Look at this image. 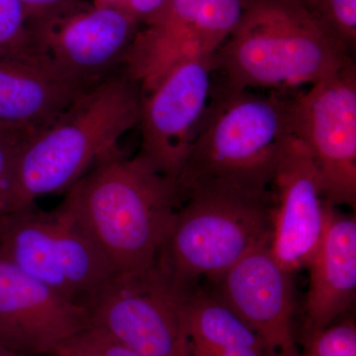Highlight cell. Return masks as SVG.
Listing matches in <instances>:
<instances>
[{
	"instance_id": "cell-27",
	"label": "cell",
	"mask_w": 356,
	"mask_h": 356,
	"mask_svg": "<svg viewBox=\"0 0 356 356\" xmlns=\"http://www.w3.org/2000/svg\"><path fill=\"white\" fill-rule=\"evenodd\" d=\"M293 1L298 2V3L302 4V6H305L307 8L309 4L311 3L312 0H293Z\"/></svg>"
},
{
	"instance_id": "cell-6",
	"label": "cell",
	"mask_w": 356,
	"mask_h": 356,
	"mask_svg": "<svg viewBox=\"0 0 356 356\" xmlns=\"http://www.w3.org/2000/svg\"><path fill=\"white\" fill-rule=\"evenodd\" d=\"M0 255L60 296L88 310L113 266L64 202L0 214Z\"/></svg>"
},
{
	"instance_id": "cell-5",
	"label": "cell",
	"mask_w": 356,
	"mask_h": 356,
	"mask_svg": "<svg viewBox=\"0 0 356 356\" xmlns=\"http://www.w3.org/2000/svg\"><path fill=\"white\" fill-rule=\"evenodd\" d=\"M271 191L201 186L182 194L156 266L178 286L192 290L203 277L216 281L257 248L270 247Z\"/></svg>"
},
{
	"instance_id": "cell-4",
	"label": "cell",
	"mask_w": 356,
	"mask_h": 356,
	"mask_svg": "<svg viewBox=\"0 0 356 356\" xmlns=\"http://www.w3.org/2000/svg\"><path fill=\"white\" fill-rule=\"evenodd\" d=\"M214 60L229 88L281 92L314 86L353 62L330 30L293 0H252Z\"/></svg>"
},
{
	"instance_id": "cell-12",
	"label": "cell",
	"mask_w": 356,
	"mask_h": 356,
	"mask_svg": "<svg viewBox=\"0 0 356 356\" xmlns=\"http://www.w3.org/2000/svg\"><path fill=\"white\" fill-rule=\"evenodd\" d=\"M270 252L290 274L308 266L324 233L327 204L317 166L296 136L287 140L270 186Z\"/></svg>"
},
{
	"instance_id": "cell-1",
	"label": "cell",
	"mask_w": 356,
	"mask_h": 356,
	"mask_svg": "<svg viewBox=\"0 0 356 356\" xmlns=\"http://www.w3.org/2000/svg\"><path fill=\"white\" fill-rule=\"evenodd\" d=\"M140 105V84L125 70L84 91L51 125L23 140L0 213L33 207L41 196L69 191L98 163L119 153V140L139 126Z\"/></svg>"
},
{
	"instance_id": "cell-16",
	"label": "cell",
	"mask_w": 356,
	"mask_h": 356,
	"mask_svg": "<svg viewBox=\"0 0 356 356\" xmlns=\"http://www.w3.org/2000/svg\"><path fill=\"white\" fill-rule=\"evenodd\" d=\"M88 89L58 76L34 55L0 56V127L39 132Z\"/></svg>"
},
{
	"instance_id": "cell-10",
	"label": "cell",
	"mask_w": 356,
	"mask_h": 356,
	"mask_svg": "<svg viewBox=\"0 0 356 356\" xmlns=\"http://www.w3.org/2000/svg\"><path fill=\"white\" fill-rule=\"evenodd\" d=\"M252 0H166L139 30L125 58L142 88L180 63L208 57L229 39Z\"/></svg>"
},
{
	"instance_id": "cell-11",
	"label": "cell",
	"mask_w": 356,
	"mask_h": 356,
	"mask_svg": "<svg viewBox=\"0 0 356 356\" xmlns=\"http://www.w3.org/2000/svg\"><path fill=\"white\" fill-rule=\"evenodd\" d=\"M214 55L180 63L142 93L138 158L177 180L197 137L212 95Z\"/></svg>"
},
{
	"instance_id": "cell-9",
	"label": "cell",
	"mask_w": 356,
	"mask_h": 356,
	"mask_svg": "<svg viewBox=\"0 0 356 356\" xmlns=\"http://www.w3.org/2000/svg\"><path fill=\"white\" fill-rule=\"evenodd\" d=\"M293 134L313 156L325 200L356 204V69L353 62L294 95Z\"/></svg>"
},
{
	"instance_id": "cell-19",
	"label": "cell",
	"mask_w": 356,
	"mask_h": 356,
	"mask_svg": "<svg viewBox=\"0 0 356 356\" xmlns=\"http://www.w3.org/2000/svg\"><path fill=\"white\" fill-rule=\"evenodd\" d=\"M33 55L27 17L19 0H0V56Z\"/></svg>"
},
{
	"instance_id": "cell-21",
	"label": "cell",
	"mask_w": 356,
	"mask_h": 356,
	"mask_svg": "<svg viewBox=\"0 0 356 356\" xmlns=\"http://www.w3.org/2000/svg\"><path fill=\"white\" fill-rule=\"evenodd\" d=\"M53 356H142L91 325L62 344Z\"/></svg>"
},
{
	"instance_id": "cell-15",
	"label": "cell",
	"mask_w": 356,
	"mask_h": 356,
	"mask_svg": "<svg viewBox=\"0 0 356 356\" xmlns=\"http://www.w3.org/2000/svg\"><path fill=\"white\" fill-rule=\"evenodd\" d=\"M306 303L308 334L320 331L355 302L356 295V219L327 204L324 233L310 264Z\"/></svg>"
},
{
	"instance_id": "cell-25",
	"label": "cell",
	"mask_w": 356,
	"mask_h": 356,
	"mask_svg": "<svg viewBox=\"0 0 356 356\" xmlns=\"http://www.w3.org/2000/svg\"><path fill=\"white\" fill-rule=\"evenodd\" d=\"M0 356H37V355H25V353H18L10 348H6L3 344L0 343Z\"/></svg>"
},
{
	"instance_id": "cell-23",
	"label": "cell",
	"mask_w": 356,
	"mask_h": 356,
	"mask_svg": "<svg viewBox=\"0 0 356 356\" xmlns=\"http://www.w3.org/2000/svg\"><path fill=\"white\" fill-rule=\"evenodd\" d=\"M24 9L27 22L53 13L74 0H19Z\"/></svg>"
},
{
	"instance_id": "cell-24",
	"label": "cell",
	"mask_w": 356,
	"mask_h": 356,
	"mask_svg": "<svg viewBox=\"0 0 356 356\" xmlns=\"http://www.w3.org/2000/svg\"><path fill=\"white\" fill-rule=\"evenodd\" d=\"M165 2L166 0H126L124 7L140 22H146L165 6Z\"/></svg>"
},
{
	"instance_id": "cell-13",
	"label": "cell",
	"mask_w": 356,
	"mask_h": 356,
	"mask_svg": "<svg viewBox=\"0 0 356 356\" xmlns=\"http://www.w3.org/2000/svg\"><path fill=\"white\" fill-rule=\"evenodd\" d=\"M90 325L86 308L0 255V343L25 355L53 356Z\"/></svg>"
},
{
	"instance_id": "cell-22",
	"label": "cell",
	"mask_w": 356,
	"mask_h": 356,
	"mask_svg": "<svg viewBox=\"0 0 356 356\" xmlns=\"http://www.w3.org/2000/svg\"><path fill=\"white\" fill-rule=\"evenodd\" d=\"M30 134L11 132L0 137V209L2 196L6 188L7 180L10 175L16 154L23 140Z\"/></svg>"
},
{
	"instance_id": "cell-26",
	"label": "cell",
	"mask_w": 356,
	"mask_h": 356,
	"mask_svg": "<svg viewBox=\"0 0 356 356\" xmlns=\"http://www.w3.org/2000/svg\"><path fill=\"white\" fill-rule=\"evenodd\" d=\"M126 0H95L96 4H107V6H118L124 7ZM125 8V7H124Z\"/></svg>"
},
{
	"instance_id": "cell-2",
	"label": "cell",
	"mask_w": 356,
	"mask_h": 356,
	"mask_svg": "<svg viewBox=\"0 0 356 356\" xmlns=\"http://www.w3.org/2000/svg\"><path fill=\"white\" fill-rule=\"evenodd\" d=\"M181 201L177 180L119 152L72 185L64 203L115 273L131 274L156 264Z\"/></svg>"
},
{
	"instance_id": "cell-8",
	"label": "cell",
	"mask_w": 356,
	"mask_h": 356,
	"mask_svg": "<svg viewBox=\"0 0 356 356\" xmlns=\"http://www.w3.org/2000/svg\"><path fill=\"white\" fill-rule=\"evenodd\" d=\"M192 290L178 286L156 264L116 274L88 307L91 325L142 356H191L185 303Z\"/></svg>"
},
{
	"instance_id": "cell-20",
	"label": "cell",
	"mask_w": 356,
	"mask_h": 356,
	"mask_svg": "<svg viewBox=\"0 0 356 356\" xmlns=\"http://www.w3.org/2000/svg\"><path fill=\"white\" fill-rule=\"evenodd\" d=\"M301 356H356V327L351 320L308 334Z\"/></svg>"
},
{
	"instance_id": "cell-7",
	"label": "cell",
	"mask_w": 356,
	"mask_h": 356,
	"mask_svg": "<svg viewBox=\"0 0 356 356\" xmlns=\"http://www.w3.org/2000/svg\"><path fill=\"white\" fill-rule=\"evenodd\" d=\"M127 9L70 2L28 22L32 53L56 74L89 88L124 64L139 32Z\"/></svg>"
},
{
	"instance_id": "cell-28",
	"label": "cell",
	"mask_w": 356,
	"mask_h": 356,
	"mask_svg": "<svg viewBox=\"0 0 356 356\" xmlns=\"http://www.w3.org/2000/svg\"><path fill=\"white\" fill-rule=\"evenodd\" d=\"M11 132H16V131L7 130V129L0 127V137H2V136L6 135V134Z\"/></svg>"
},
{
	"instance_id": "cell-17",
	"label": "cell",
	"mask_w": 356,
	"mask_h": 356,
	"mask_svg": "<svg viewBox=\"0 0 356 356\" xmlns=\"http://www.w3.org/2000/svg\"><path fill=\"white\" fill-rule=\"evenodd\" d=\"M185 325L191 346L255 348L267 353L257 332L219 292L194 288L185 303Z\"/></svg>"
},
{
	"instance_id": "cell-3",
	"label": "cell",
	"mask_w": 356,
	"mask_h": 356,
	"mask_svg": "<svg viewBox=\"0 0 356 356\" xmlns=\"http://www.w3.org/2000/svg\"><path fill=\"white\" fill-rule=\"evenodd\" d=\"M293 102L290 92L214 86L177 179L181 196L201 186L269 191L281 153L294 135Z\"/></svg>"
},
{
	"instance_id": "cell-18",
	"label": "cell",
	"mask_w": 356,
	"mask_h": 356,
	"mask_svg": "<svg viewBox=\"0 0 356 356\" xmlns=\"http://www.w3.org/2000/svg\"><path fill=\"white\" fill-rule=\"evenodd\" d=\"M350 53L356 43V0H312L307 7Z\"/></svg>"
},
{
	"instance_id": "cell-14",
	"label": "cell",
	"mask_w": 356,
	"mask_h": 356,
	"mask_svg": "<svg viewBox=\"0 0 356 356\" xmlns=\"http://www.w3.org/2000/svg\"><path fill=\"white\" fill-rule=\"evenodd\" d=\"M216 281L218 292L254 329L269 356H301L293 332L291 274L269 245L245 255Z\"/></svg>"
}]
</instances>
